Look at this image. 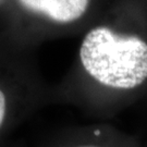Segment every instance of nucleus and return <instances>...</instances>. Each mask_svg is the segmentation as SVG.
<instances>
[{
    "label": "nucleus",
    "instance_id": "7ed1b4c3",
    "mask_svg": "<svg viewBox=\"0 0 147 147\" xmlns=\"http://www.w3.org/2000/svg\"><path fill=\"white\" fill-rule=\"evenodd\" d=\"M24 8L57 25H70L88 13L93 0H20Z\"/></svg>",
    "mask_w": 147,
    "mask_h": 147
},
{
    "label": "nucleus",
    "instance_id": "f03ea898",
    "mask_svg": "<svg viewBox=\"0 0 147 147\" xmlns=\"http://www.w3.org/2000/svg\"><path fill=\"white\" fill-rule=\"evenodd\" d=\"M50 147H143L135 136L101 122L76 127L56 140Z\"/></svg>",
    "mask_w": 147,
    "mask_h": 147
},
{
    "label": "nucleus",
    "instance_id": "f257e3e1",
    "mask_svg": "<svg viewBox=\"0 0 147 147\" xmlns=\"http://www.w3.org/2000/svg\"><path fill=\"white\" fill-rule=\"evenodd\" d=\"M69 102L108 120L147 97V0H111L82 39Z\"/></svg>",
    "mask_w": 147,
    "mask_h": 147
},
{
    "label": "nucleus",
    "instance_id": "20e7f679",
    "mask_svg": "<svg viewBox=\"0 0 147 147\" xmlns=\"http://www.w3.org/2000/svg\"><path fill=\"white\" fill-rule=\"evenodd\" d=\"M14 123V119L11 118V110L9 100L3 89L0 87V135L3 134L11 124Z\"/></svg>",
    "mask_w": 147,
    "mask_h": 147
}]
</instances>
